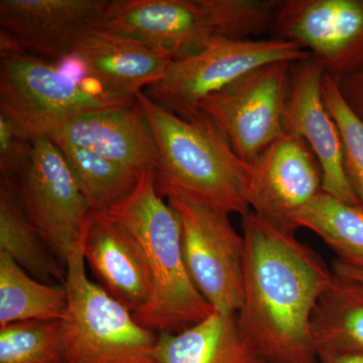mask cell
Returning <instances> with one entry per match:
<instances>
[{
    "label": "cell",
    "instance_id": "6da1fadb",
    "mask_svg": "<svg viewBox=\"0 0 363 363\" xmlns=\"http://www.w3.org/2000/svg\"><path fill=\"white\" fill-rule=\"evenodd\" d=\"M241 225L245 298L238 327L266 363H318L311 320L333 271L296 235L252 211Z\"/></svg>",
    "mask_w": 363,
    "mask_h": 363
},
{
    "label": "cell",
    "instance_id": "7a4b0ae2",
    "mask_svg": "<svg viewBox=\"0 0 363 363\" xmlns=\"http://www.w3.org/2000/svg\"><path fill=\"white\" fill-rule=\"evenodd\" d=\"M135 98L157 140L159 159L154 171L160 196H185L229 215L250 212V167L206 114L183 119L152 101L145 91Z\"/></svg>",
    "mask_w": 363,
    "mask_h": 363
},
{
    "label": "cell",
    "instance_id": "3957f363",
    "mask_svg": "<svg viewBox=\"0 0 363 363\" xmlns=\"http://www.w3.org/2000/svg\"><path fill=\"white\" fill-rule=\"evenodd\" d=\"M106 213L133 236L149 271L152 297L133 316L138 323L156 333H178L213 314L189 276L180 222L157 193L154 169L143 171L131 194Z\"/></svg>",
    "mask_w": 363,
    "mask_h": 363
},
{
    "label": "cell",
    "instance_id": "277c9868",
    "mask_svg": "<svg viewBox=\"0 0 363 363\" xmlns=\"http://www.w3.org/2000/svg\"><path fill=\"white\" fill-rule=\"evenodd\" d=\"M252 23L245 0H109L99 26L178 61L218 39H247Z\"/></svg>",
    "mask_w": 363,
    "mask_h": 363
},
{
    "label": "cell",
    "instance_id": "5b68a950",
    "mask_svg": "<svg viewBox=\"0 0 363 363\" xmlns=\"http://www.w3.org/2000/svg\"><path fill=\"white\" fill-rule=\"evenodd\" d=\"M66 272V363H159V333L142 326L128 308L90 281L82 240L69 255Z\"/></svg>",
    "mask_w": 363,
    "mask_h": 363
},
{
    "label": "cell",
    "instance_id": "8992f818",
    "mask_svg": "<svg viewBox=\"0 0 363 363\" xmlns=\"http://www.w3.org/2000/svg\"><path fill=\"white\" fill-rule=\"evenodd\" d=\"M75 80L42 57L0 52V112L33 138H51L67 121L97 109L130 104Z\"/></svg>",
    "mask_w": 363,
    "mask_h": 363
},
{
    "label": "cell",
    "instance_id": "52a82bcc",
    "mask_svg": "<svg viewBox=\"0 0 363 363\" xmlns=\"http://www.w3.org/2000/svg\"><path fill=\"white\" fill-rule=\"evenodd\" d=\"M300 45L285 40L218 39L189 58L172 62L166 76L145 93L157 105L183 119L199 113L200 102L248 72L276 62L310 58Z\"/></svg>",
    "mask_w": 363,
    "mask_h": 363
},
{
    "label": "cell",
    "instance_id": "ba28073f",
    "mask_svg": "<svg viewBox=\"0 0 363 363\" xmlns=\"http://www.w3.org/2000/svg\"><path fill=\"white\" fill-rule=\"evenodd\" d=\"M181 226L184 260L205 300L222 314H238L243 304L245 240L229 214L185 196L167 198Z\"/></svg>",
    "mask_w": 363,
    "mask_h": 363
},
{
    "label": "cell",
    "instance_id": "9c48e42d",
    "mask_svg": "<svg viewBox=\"0 0 363 363\" xmlns=\"http://www.w3.org/2000/svg\"><path fill=\"white\" fill-rule=\"evenodd\" d=\"M293 63L276 62L248 72L200 102L233 152L248 166L284 131Z\"/></svg>",
    "mask_w": 363,
    "mask_h": 363
},
{
    "label": "cell",
    "instance_id": "30bf717a",
    "mask_svg": "<svg viewBox=\"0 0 363 363\" xmlns=\"http://www.w3.org/2000/svg\"><path fill=\"white\" fill-rule=\"evenodd\" d=\"M13 185L26 216L66 267L92 211L51 138H33L30 164Z\"/></svg>",
    "mask_w": 363,
    "mask_h": 363
},
{
    "label": "cell",
    "instance_id": "8fae6325",
    "mask_svg": "<svg viewBox=\"0 0 363 363\" xmlns=\"http://www.w3.org/2000/svg\"><path fill=\"white\" fill-rule=\"evenodd\" d=\"M271 33L336 81L363 72V0H277Z\"/></svg>",
    "mask_w": 363,
    "mask_h": 363
},
{
    "label": "cell",
    "instance_id": "7c38bea8",
    "mask_svg": "<svg viewBox=\"0 0 363 363\" xmlns=\"http://www.w3.org/2000/svg\"><path fill=\"white\" fill-rule=\"evenodd\" d=\"M322 191L321 166L300 136L285 133L250 166L248 205L281 233L296 235V216Z\"/></svg>",
    "mask_w": 363,
    "mask_h": 363
},
{
    "label": "cell",
    "instance_id": "4fadbf2b",
    "mask_svg": "<svg viewBox=\"0 0 363 363\" xmlns=\"http://www.w3.org/2000/svg\"><path fill=\"white\" fill-rule=\"evenodd\" d=\"M324 75L323 67L312 57L293 63L284 111V131L300 136L311 147L321 166L325 193L351 206L362 208L344 169L340 133L325 104Z\"/></svg>",
    "mask_w": 363,
    "mask_h": 363
},
{
    "label": "cell",
    "instance_id": "5bb4252c",
    "mask_svg": "<svg viewBox=\"0 0 363 363\" xmlns=\"http://www.w3.org/2000/svg\"><path fill=\"white\" fill-rule=\"evenodd\" d=\"M109 0H1L0 33L21 51L55 60L70 56L83 33L100 25Z\"/></svg>",
    "mask_w": 363,
    "mask_h": 363
},
{
    "label": "cell",
    "instance_id": "9a60e30c",
    "mask_svg": "<svg viewBox=\"0 0 363 363\" xmlns=\"http://www.w3.org/2000/svg\"><path fill=\"white\" fill-rule=\"evenodd\" d=\"M143 172L155 169L159 150L149 119L138 102L97 109L74 117L51 136Z\"/></svg>",
    "mask_w": 363,
    "mask_h": 363
},
{
    "label": "cell",
    "instance_id": "2e32d148",
    "mask_svg": "<svg viewBox=\"0 0 363 363\" xmlns=\"http://www.w3.org/2000/svg\"><path fill=\"white\" fill-rule=\"evenodd\" d=\"M70 56L84 67L86 80L105 94L123 100L135 99L143 87L160 82L173 62L100 26L83 33Z\"/></svg>",
    "mask_w": 363,
    "mask_h": 363
},
{
    "label": "cell",
    "instance_id": "e0dca14e",
    "mask_svg": "<svg viewBox=\"0 0 363 363\" xmlns=\"http://www.w3.org/2000/svg\"><path fill=\"white\" fill-rule=\"evenodd\" d=\"M83 255L99 285L133 316L152 297V283L140 248L106 212H91L82 238Z\"/></svg>",
    "mask_w": 363,
    "mask_h": 363
},
{
    "label": "cell",
    "instance_id": "ac0fdd59",
    "mask_svg": "<svg viewBox=\"0 0 363 363\" xmlns=\"http://www.w3.org/2000/svg\"><path fill=\"white\" fill-rule=\"evenodd\" d=\"M159 363H266L243 335L236 314L215 311L178 333H159Z\"/></svg>",
    "mask_w": 363,
    "mask_h": 363
},
{
    "label": "cell",
    "instance_id": "d6986e66",
    "mask_svg": "<svg viewBox=\"0 0 363 363\" xmlns=\"http://www.w3.org/2000/svg\"><path fill=\"white\" fill-rule=\"evenodd\" d=\"M317 355L363 352V281L333 271L311 320Z\"/></svg>",
    "mask_w": 363,
    "mask_h": 363
},
{
    "label": "cell",
    "instance_id": "ffe728a7",
    "mask_svg": "<svg viewBox=\"0 0 363 363\" xmlns=\"http://www.w3.org/2000/svg\"><path fill=\"white\" fill-rule=\"evenodd\" d=\"M0 252L33 278L64 284L66 267L54 255L21 207L13 184L0 180Z\"/></svg>",
    "mask_w": 363,
    "mask_h": 363
},
{
    "label": "cell",
    "instance_id": "44dd1931",
    "mask_svg": "<svg viewBox=\"0 0 363 363\" xmlns=\"http://www.w3.org/2000/svg\"><path fill=\"white\" fill-rule=\"evenodd\" d=\"M67 311L64 285L33 278L0 252V327L32 320H63Z\"/></svg>",
    "mask_w": 363,
    "mask_h": 363
},
{
    "label": "cell",
    "instance_id": "7402d4cb",
    "mask_svg": "<svg viewBox=\"0 0 363 363\" xmlns=\"http://www.w3.org/2000/svg\"><path fill=\"white\" fill-rule=\"evenodd\" d=\"M296 224L316 233L337 255L338 262L363 269L362 208L322 191L298 212Z\"/></svg>",
    "mask_w": 363,
    "mask_h": 363
},
{
    "label": "cell",
    "instance_id": "603a6c76",
    "mask_svg": "<svg viewBox=\"0 0 363 363\" xmlns=\"http://www.w3.org/2000/svg\"><path fill=\"white\" fill-rule=\"evenodd\" d=\"M70 167L91 211L107 212L135 190L143 172L64 142H55Z\"/></svg>",
    "mask_w": 363,
    "mask_h": 363
},
{
    "label": "cell",
    "instance_id": "cb8c5ba5",
    "mask_svg": "<svg viewBox=\"0 0 363 363\" xmlns=\"http://www.w3.org/2000/svg\"><path fill=\"white\" fill-rule=\"evenodd\" d=\"M0 363H66L62 320L0 327Z\"/></svg>",
    "mask_w": 363,
    "mask_h": 363
},
{
    "label": "cell",
    "instance_id": "d4e9b609",
    "mask_svg": "<svg viewBox=\"0 0 363 363\" xmlns=\"http://www.w3.org/2000/svg\"><path fill=\"white\" fill-rule=\"evenodd\" d=\"M322 91L340 133L346 177L363 209V121L344 99L337 81L327 74Z\"/></svg>",
    "mask_w": 363,
    "mask_h": 363
},
{
    "label": "cell",
    "instance_id": "484cf974",
    "mask_svg": "<svg viewBox=\"0 0 363 363\" xmlns=\"http://www.w3.org/2000/svg\"><path fill=\"white\" fill-rule=\"evenodd\" d=\"M33 138L0 112V180L14 184L30 164Z\"/></svg>",
    "mask_w": 363,
    "mask_h": 363
},
{
    "label": "cell",
    "instance_id": "4316f807",
    "mask_svg": "<svg viewBox=\"0 0 363 363\" xmlns=\"http://www.w3.org/2000/svg\"><path fill=\"white\" fill-rule=\"evenodd\" d=\"M337 83L345 101L363 121V72L340 79Z\"/></svg>",
    "mask_w": 363,
    "mask_h": 363
},
{
    "label": "cell",
    "instance_id": "83f0119b",
    "mask_svg": "<svg viewBox=\"0 0 363 363\" xmlns=\"http://www.w3.org/2000/svg\"><path fill=\"white\" fill-rule=\"evenodd\" d=\"M318 359L321 363H363V352L325 353Z\"/></svg>",
    "mask_w": 363,
    "mask_h": 363
},
{
    "label": "cell",
    "instance_id": "f1b7e54d",
    "mask_svg": "<svg viewBox=\"0 0 363 363\" xmlns=\"http://www.w3.org/2000/svg\"><path fill=\"white\" fill-rule=\"evenodd\" d=\"M333 271L341 272V274H346V276L351 277V278L363 281V269L347 266V264H344L338 260L333 264Z\"/></svg>",
    "mask_w": 363,
    "mask_h": 363
}]
</instances>
